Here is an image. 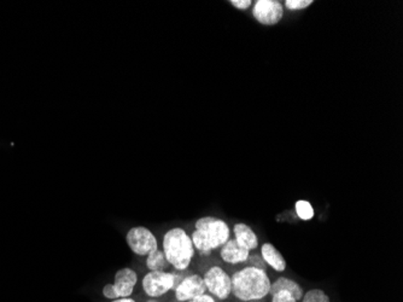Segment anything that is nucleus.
Segmentation results:
<instances>
[{"instance_id": "obj_1", "label": "nucleus", "mask_w": 403, "mask_h": 302, "mask_svg": "<svg viewBox=\"0 0 403 302\" xmlns=\"http://www.w3.org/2000/svg\"><path fill=\"white\" fill-rule=\"evenodd\" d=\"M232 294L243 302L257 301L270 294V279L266 271L247 266L232 276Z\"/></svg>"}, {"instance_id": "obj_2", "label": "nucleus", "mask_w": 403, "mask_h": 302, "mask_svg": "<svg viewBox=\"0 0 403 302\" xmlns=\"http://www.w3.org/2000/svg\"><path fill=\"white\" fill-rule=\"evenodd\" d=\"M196 230L191 235L195 249L202 255L221 248L229 240L231 230L226 222L215 217H203L196 222Z\"/></svg>"}, {"instance_id": "obj_3", "label": "nucleus", "mask_w": 403, "mask_h": 302, "mask_svg": "<svg viewBox=\"0 0 403 302\" xmlns=\"http://www.w3.org/2000/svg\"><path fill=\"white\" fill-rule=\"evenodd\" d=\"M163 253L176 271H186L195 256V247L184 229L174 227L163 236Z\"/></svg>"}, {"instance_id": "obj_4", "label": "nucleus", "mask_w": 403, "mask_h": 302, "mask_svg": "<svg viewBox=\"0 0 403 302\" xmlns=\"http://www.w3.org/2000/svg\"><path fill=\"white\" fill-rule=\"evenodd\" d=\"M178 278L179 277L176 274L166 272V271H162V272L150 271L142 278V290L150 298H160L162 295L176 288V285L179 284Z\"/></svg>"}, {"instance_id": "obj_5", "label": "nucleus", "mask_w": 403, "mask_h": 302, "mask_svg": "<svg viewBox=\"0 0 403 302\" xmlns=\"http://www.w3.org/2000/svg\"><path fill=\"white\" fill-rule=\"evenodd\" d=\"M138 282V274L132 269H121L115 274L113 284H106L103 288L104 298L110 300L129 298L133 294L134 287Z\"/></svg>"}, {"instance_id": "obj_6", "label": "nucleus", "mask_w": 403, "mask_h": 302, "mask_svg": "<svg viewBox=\"0 0 403 302\" xmlns=\"http://www.w3.org/2000/svg\"><path fill=\"white\" fill-rule=\"evenodd\" d=\"M204 283L209 293L213 296L226 300L232 294V279L225 269L213 266L204 274Z\"/></svg>"}, {"instance_id": "obj_7", "label": "nucleus", "mask_w": 403, "mask_h": 302, "mask_svg": "<svg viewBox=\"0 0 403 302\" xmlns=\"http://www.w3.org/2000/svg\"><path fill=\"white\" fill-rule=\"evenodd\" d=\"M126 241L131 251L139 256H145L158 249L156 237L147 227H132L126 235Z\"/></svg>"}, {"instance_id": "obj_8", "label": "nucleus", "mask_w": 403, "mask_h": 302, "mask_svg": "<svg viewBox=\"0 0 403 302\" xmlns=\"http://www.w3.org/2000/svg\"><path fill=\"white\" fill-rule=\"evenodd\" d=\"M252 16L263 26H275L284 17V5L279 0H257L252 8Z\"/></svg>"}, {"instance_id": "obj_9", "label": "nucleus", "mask_w": 403, "mask_h": 302, "mask_svg": "<svg viewBox=\"0 0 403 302\" xmlns=\"http://www.w3.org/2000/svg\"><path fill=\"white\" fill-rule=\"evenodd\" d=\"M176 298L178 301L189 302L207 293L204 279L198 274H189L176 285Z\"/></svg>"}, {"instance_id": "obj_10", "label": "nucleus", "mask_w": 403, "mask_h": 302, "mask_svg": "<svg viewBox=\"0 0 403 302\" xmlns=\"http://www.w3.org/2000/svg\"><path fill=\"white\" fill-rule=\"evenodd\" d=\"M221 259L227 263V264L237 265L247 263L250 251L245 249L244 247L241 246L234 238H229L223 247L220 251Z\"/></svg>"}, {"instance_id": "obj_11", "label": "nucleus", "mask_w": 403, "mask_h": 302, "mask_svg": "<svg viewBox=\"0 0 403 302\" xmlns=\"http://www.w3.org/2000/svg\"><path fill=\"white\" fill-rule=\"evenodd\" d=\"M233 233H234V240L247 251H254L259 247V238L256 233L247 224H243V222L236 224L233 227Z\"/></svg>"}, {"instance_id": "obj_12", "label": "nucleus", "mask_w": 403, "mask_h": 302, "mask_svg": "<svg viewBox=\"0 0 403 302\" xmlns=\"http://www.w3.org/2000/svg\"><path fill=\"white\" fill-rule=\"evenodd\" d=\"M261 256L267 266L277 272H284L286 269V260L272 243H265L261 247Z\"/></svg>"}, {"instance_id": "obj_13", "label": "nucleus", "mask_w": 403, "mask_h": 302, "mask_svg": "<svg viewBox=\"0 0 403 302\" xmlns=\"http://www.w3.org/2000/svg\"><path fill=\"white\" fill-rule=\"evenodd\" d=\"M283 290L289 292L297 301L302 300V298H303V288L292 279L280 277V278L277 279L275 282L270 284V294H272V295H274L278 292H283Z\"/></svg>"}, {"instance_id": "obj_14", "label": "nucleus", "mask_w": 403, "mask_h": 302, "mask_svg": "<svg viewBox=\"0 0 403 302\" xmlns=\"http://www.w3.org/2000/svg\"><path fill=\"white\" fill-rule=\"evenodd\" d=\"M168 266H169V263L167 260L166 255H165L163 251H160V249L151 251L150 254L147 255V267L150 271L162 272V271H166Z\"/></svg>"}, {"instance_id": "obj_15", "label": "nucleus", "mask_w": 403, "mask_h": 302, "mask_svg": "<svg viewBox=\"0 0 403 302\" xmlns=\"http://www.w3.org/2000/svg\"><path fill=\"white\" fill-rule=\"evenodd\" d=\"M296 214L297 217L301 219V220H304V222H308V220H312L314 217V208L312 207V204L308 202V201H297L296 202Z\"/></svg>"}, {"instance_id": "obj_16", "label": "nucleus", "mask_w": 403, "mask_h": 302, "mask_svg": "<svg viewBox=\"0 0 403 302\" xmlns=\"http://www.w3.org/2000/svg\"><path fill=\"white\" fill-rule=\"evenodd\" d=\"M302 302H331L328 294L321 289H312L304 293Z\"/></svg>"}, {"instance_id": "obj_17", "label": "nucleus", "mask_w": 403, "mask_h": 302, "mask_svg": "<svg viewBox=\"0 0 403 302\" xmlns=\"http://www.w3.org/2000/svg\"><path fill=\"white\" fill-rule=\"evenodd\" d=\"M313 3V0H286L284 5L286 6V9L291 10V11H299V10L307 9Z\"/></svg>"}, {"instance_id": "obj_18", "label": "nucleus", "mask_w": 403, "mask_h": 302, "mask_svg": "<svg viewBox=\"0 0 403 302\" xmlns=\"http://www.w3.org/2000/svg\"><path fill=\"white\" fill-rule=\"evenodd\" d=\"M272 302H299L289 292H278L272 295Z\"/></svg>"}, {"instance_id": "obj_19", "label": "nucleus", "mask_w": 403, "mask_h": 302, "mask_svg": "<svg viewBox=\"0 0 403 302\" xmlns=\"http://www.w3.org/2000/svg\"><path fill=\"white\" fill-rule=\"evenodd\" d=\"M247 261L250 263L252 267H256V269H262V271H267L266 263L262 259L261 255H250Z\"/></svg>"}, {"instance_id": "obj_20", "label": "nucleus", "mask_w": 403, "mask_h": 302, "mask_svg": "<svg viewBox=\"0 0 403 302\" xmlns=\"http://www.w3.org/2000/svg\"><path fill=\"white\" fill-rule=\"evenodd\" d=\"M229 4H232V6L239 10H247L252 6V0H232L229 1Z\"/></svg>"}, {"instance_id": "obj_21", "label": "nucleus", "mask_w": 403, "mask_h": 302, "mask_svg": "<svg viewBox=\"0 0 403 302\" xmlns=\"http://www.w3.org/2000/svg\"><path fill=\"white\" fill-rule=\"evenodd\" d=\"M189 302H215V300H214L213 296L204 294V295H202L200 298L194 299V300H191V301Z\"/></svg>"}, {"instance_id": "obj_22", "label": "nucleus", "mask_w": 403, "mask_h": 302, "mask_svg": "<svg viewBox=\"0 0 403 302\" xmlns=\"http://www.w3.org/2000/svg\"><path fill=\"white\" fill-rule=\"evenodd\" d=\"M111 302H135V300L131 298L118 299V300H113Z\"/></svg>"}, {"instance_id": "obj_23", "label": "nucleus", "mask_w": 403, "mask_h": 302, "mask_svg": "<svg viewBox=\"0 0 403 302\" xmlns=\"http://www.w3.org/2000/svg\"><path fill=\"white\" fill-rule=\"evenodd\" d=\"M147 302H158V301H156V300H155V299H153V300H149V301H147Z\"/></svg>"}]
</instances>
